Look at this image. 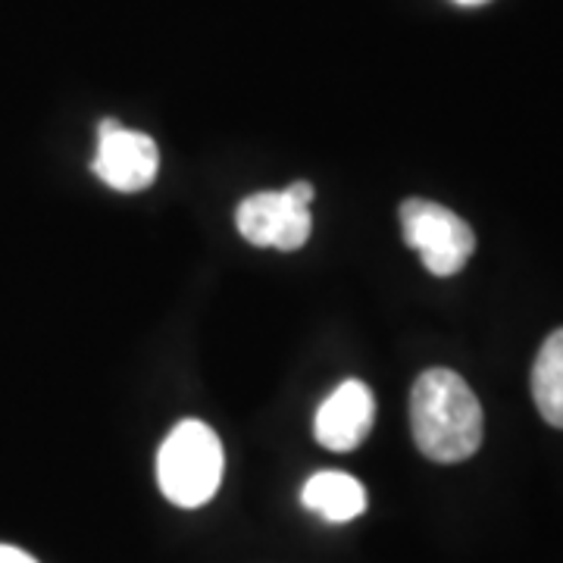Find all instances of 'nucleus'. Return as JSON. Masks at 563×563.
I'll list each match as a JSON object with an SVG mask.
<instances>
[{"instance_id": "obj_9", "label": "nucleus", "mask_w": 563, "mask_h": 563, "mask_svg": "<svg viewBox=\"0 0 563 563\" xmlns=\"http://www.w3.org/2000/svg\"><path fill=\"white\" fill-rule=\"evenodd\" d=\"M0 563H38L32 554H25L13 544H0Z\"/></svg>"}, {"instance_id": "obj_2", "label": "nucleus", "mask_w": 563, "mask_h": 563, "mask_svg": "<svg viewBox=\"0 0 563 563\" xmlns=\"http://www.w3.org/2000/svg\"><path fill=\"white\" fill-rule=\"evenodd\" d=\"M220 435L201 420H181L161 444L157 454V483L166 501L176 507H203L213 501L222 483Z\"/></svg>"}, {"instance_id": "obj_11", "label": "nucleus", "mask_w": 563, "mask_h": 563, "mask_svg": "<svg viewBox=\"0 0 563 563\" xmlns=\"http://www.w3.org/2000/svg\"><path fill=\"white\" fill-rule=\"evenodd\" d=\"M454 3H461V7H479L485 0H454Z\"/></svg>"}, {"instance_id": "obj_7", "label": "nucleus", "mask_w": 563, "mask_h": 563, "mask_svg": "<svg viewBox=\"0 0 563 563\" xmlns=\"http://www.w3.org/2000/svg\"><path fill=\"white\" fill-rule=\"evenodd\" d=\"M301 504L329 523H351L366 510V488L347 473L322 470L303 483Z\"/></svg>"}, {"instance_id": "obj_5", "label": "nucleus", "mask_w": 563, "mask_h": 563, "mask_svg": "<svg viewBox=\"0 0 563 563\" xmlns=\"http://www.w3.org/2000/svg\"><path fill=\"white\" fill-rule=\"evenodd\" d=\"M239 232L257 247L298 251L310 239V203L295 201L285 188L282 191H257L239 203Z\"/></svg>"}, {"instance_id": "obj_10", "label": "nucleus", "mask_w": 563, "mask_h": 563, "mask_svg": "<svg viewBox=\"0 0 563 563\" xmlns=\"http://www.w3.org/2000/svg\"><path fill=\"white\" fill-rule=\"evenodd\" d=\"M285 191H288L295 201H301V203L313 201V185H310V181H295V185H288Z\"/></svg>"}, {"instance_id": "obj_6", "label": "nucleus", "mask_w": 563, "mask_h": 563, "mask_svg": "<svg viewBox=\"0 0 563 563\" xmlns=\"http://www.w3.org/2000/svg\"><path fill=\"white\" fill-rule=\"evenodd\" d=\"M373 420H376L373 391L357 379H347L320 404L317 420H313V435L322 448L344 454L366 442Z\"/></svg>"}, {"instance_id": "obj_3", "label": "nucleus", "mask_w": 563, "mask_h": 563, "mask_svg": "<svg viewBox=\"0 0 563 563\" xmlns=\"http://www.w3.org/2000/svg\"><path fill=\"white\" fill-rule=\"evenodd\" d=\"M401 229L404 242L420 254L432 276H457L476 251L473 229L454 210L435 201H404Z\"/></svg>"}, {"instance_id": "obj_8", "label": "nucleus", "mask_w": 563, "mask_h": 563, "mask_svg": "<svg viewBox=\"0 0 563 563\" xmlns=\"http://www.w3.org/2000/svg\"><path fill=\"white\" fill-rule=\"evenodd\" d=\"M532 398L544 422L563 429V329L544 339L532 366Z\"/></svg>"}, {"instance_id": "obj_1", "label": "nucleus", "mask_w": 563, "mask_h": 563, "mask_svg": "<svg viewBox=\"0 0 563 563\" xmlns=\"http://www.w3.org/2000/svg\"><path fill=\"white\" fill-rule=\"evenodd\" d=\"M410 429L422 457L461 463L483 444V404L454 369H426L410 391Z\"/></svg>"}, {"instance_id": "obj_4", "label": "nucleus", "mask_w": 563, "mask_h": 563, "mask_svg": "<svg viewBox=\"0 0 563 563\" xmlns=\"http://www.w3.org/2000/svg\"><path fill=\"white\" fill-rule=\"evenodd\" d=\"M91 169L113 191H144L161 173V151L151 135L122 129L117 120H103L98 125V154Z\"/></svg>"}]
</instances>
